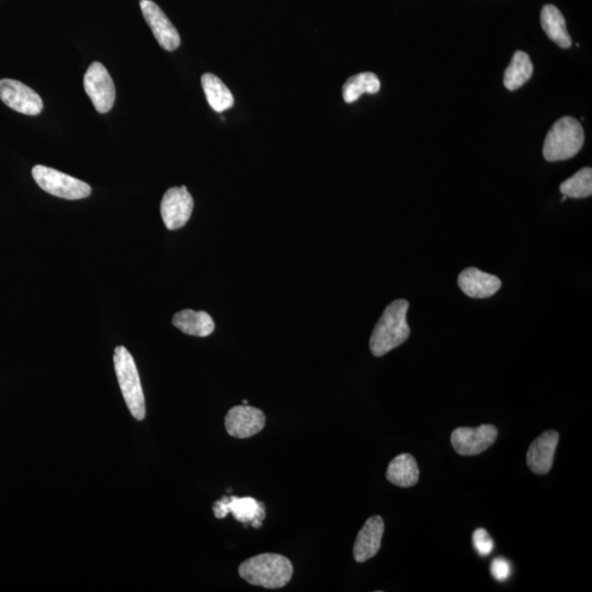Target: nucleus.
<instances>
[{"mask_svg":"<svg viewBox=\"0 0 592 592\" xmlns=\"http://www.w3.org/2000/svg\"><path fill=\"white\" fill-rule=\"evenodd\" d=\"M408 309L406 300H397L384 310L382 318L374 327L370 339L373 356H386L409 339L410 329L406 320Z\"/></svg>","mask_w":592,"mask_h":592,"instance_id":"f257e3e1","label":"nucleus"},{"mask_svg":"<svg viewBox=\"0 0 592 592\" xmlns=\"http://www.w3.org/2000/svg\"><path fill=\"white\" fill-rule=\"evenodd\" d=\"M241 578L267 589L283 588L293 576V565L283 555L266 553L246 559L238 568Z\"/></svg>","mask_w":592,"mask_h":592,"instance_id":"f03ea898","label":"nucleus"},{"mask_svg":"<svg viewBox=\"0 0 592 592\" xmlns=\"http://www.w3.org/2000/svg\"><path fill=\"white\" fill-rule=\"evenodd\" d=\"M113 362L124 401L132 416L142 422L147 416V406H145L141 378L133 357L127 348L117 347L114 350Z\"/></svg>","mask_w":592,"mask_h":592,"instance_id":"7ed1b4c3","label":"nucleus"},{"mask_svg":"<svg viewBox=\"0 0 592 592\" xmlns=\"http://www.w3.org/2000/svg\"><path fill=\"white\" fill-rule=\"evenodd\" d=\"M585 142L584 129L575 118L564 117L553 124L543 145L548 162L573 158Z\"/></svg>","mask_w":592,"mask_h":592,"instance_id":"20e7f679","label":"nucleus"},{"mask_svg":"<svg viewBox=\"0 0 592 592\" xmlns=\"http://www.w3.org/2000/svg\"><path fill=\"white\" fill-rule=\"evenodd\" d=\"M33 176L41 189L62 199L81 200L91 194V186L84 181L46 166H34Z\"/></svg>","mask_w":592,"mask_h":592,"instance_id":"39448f33","label":"nucleus"},{"mask_svg":"<svg viewBox=\"0 0 592 592\" xmlns=\"http://www.w3.org/2000/svg\"><path fill=\"white\" fill-rule=\"evenodd\" d=\"M84 88L99 113L111 110L116 101V87L105 66L99 62H93L88 67L84 77Z\"/></svg>","mask_w":592,"mask_h":592,"instance_id":"423d86ee","label":"nucleus"},{"mask_svg":"<svg viewBox=\"0 0 592 592\" xmlns=\"http://www.w3.org/2000/svg\"><path fill=\"white\" fill-rule=\"evenodd\" d=\"M213 512L217 519H224L228 513H232L238 522L252 523L254 529L262 528L266 518L263 503L253 497H223L215 502Z\"/></svg>","mask_w":592,"mask_h":592,"instance_id":"0eeeda50","label":"nucleus"},{"mask_svg":"<svg viewBox=\"0 0 592 592\" xmlns=\"http://www.w3.org/2000/svg\"><path fill=\"white\" fill-rule=\"evenodd\" d=\"M194 205V199L185 186H174L166 191L160 204V215L166 227L169 231L184 227L190 220Z\"/></svg>","mask_w":592,"mask_h":592,"instance_id":"6e6552de","label":"nucleus"},{"mask_svg":"<svg viewBox=\"0 0 592 592\" xmlns=\"http://www.w3.org/2000/svg\"><path fill=\"white\" fill-rule=\"evenodd\" d=\"M0 99L13 110L27 116H38L43 110V99L22 81H0Z\"/></svg>","mask_w":592,"mask_h":592,"instance_id":"1a4fd4ad","label":"nucleus"},{"mask_svg":"<svg viewBox=\"0 0 592 592\" xmlns=\"http://www.w3.org/2000/svg\"><path fill=\"white\" fill-rule=\"evenodd\" d=\"M498 430L492 425H482L479 428L462 427L451 434V443L459 454L477 455L485 452L495 443Z\"/></svg>","mask_w":592,"mask_h":592,"instance_id":"9d476101","label":"nucleus"},{"mask_svg":"<svg viewBox=\"0 0 592 592\" xmlns=\"http://www.w3.org/2000/svg\"><path fill=\"white\" fill-rule=\"evenodd\" d=\"M139 6H141L145 22L152 29L159 45L169 52L178 49L181 43L180 35L163 10L152 0H141Z\"/></svg>","mask_w":592,"mask_h":592,"instance_id":"9b49d317","label":"nucleus"},{"mask_svg":"<svg viewBox=\"0 0 592 592\" xmlns=\"http://www.w3.org/2000/svg\"><path fill=\"white\" fill-rule=\"evenodd\" d=\"M266 425V416L261 409L241 405L228 410L225 417L227 434L234 438L247 439L261 433Z\"/></svg>","mask_w":592,"mask_h":592,"instance_id":"f8f14e48","label":"nucleus"},{"mask_svg":"<svg viewBox=\"0 0 592 592\" xmlns=\"http://www.w3.org/2000/svg\"><path fill=\"white\" fill-rule=\"evenodd\" d=\"M559 441V434L555 430L545 431L534 440L527 454V464L530 470L539 475L548 474L553 466Z\"/></svg>","mask_w":592,"mask_h":592,"instance_id":"ddd939ff","label":"nucleus"},{"mask_svg":"<svg viewBox=\"0 0 592 592\" xmlns=\"http://www.w3.org/2000/svg\"><path fill=\"white\" fill-rule=\"evenodd\" d=\"M384 521L380 516L368 518L365 526L358 533L355 547H353V558L356 562L365 563L367 560L376 557L381 549L384 534Z\"/></svg>","mask_w":592,"mask_h":592,"instance_id":"4468645a","label":"nucleus"},{"mask_svg":"<svg viewBox=\"0 0 592 592\" xmlns=\"http://www.w3.org/2000/svg\"><path fill=\"white\" fill-rule=\"evenodd\" d=\"M459 287L472 299H487L501 288V279L477 268H467L459 275Z\"/></svg>","mask_w":592,"mask_h":592,"instance_id":"2eb2a0df","label":"nucleus"},{"mask_svg":"<svg viewBox=\"0 0 592 592\" xmlns=\"http://www.w3.org/2000/svg\"><path fill=\"white\" fill-rule=\"evenodd\" d=\"M173 324L184 334L207 337L215 331V320L206 311L184 310L174 316Z\"/></svg>","mask_w":592,"mask_h":592,"instance_id":"dca6fc26","label":"nucleus"},{"mask_svg":"<svg viewBox=\"0 0 592 592\" xmlns=\"http://www.w3.org/2000/svg\"><path fill=\"white\" fill-rule=\"evenodd\" d=\"M387 479L399 487H412L419 480V469L416 459L412 454H399L391 461L387 471Z\"/></svg>","mask_w":592,"mask_h":592,"instance_id":"f3484780","label":"nucleus"},{"mask_svg":"<svg viewBox=\"0 0 592 592\" xmlns=\"http://www.w3.org/2000/svg\"><path fill=\"white\" fill-rule=\"evenodd\" d=\"M541 25L549 38L560 48L568 49L571 46V38L566 28L564 15L554 5H545L541 12Z\"/></svg>","mask_w":592,"mask_h":592,"instance_id":"a211bd4d","label":"nucleus"},{"mask_svg":"<svg viewBox=\"0 0 592 592\" xmlns=\"http://www.w3.org/2000/svg\"><path fill=\"white\" fill-rule=\"evenodd\" d=\"M207 102L216 112H223L234 106V97L219 77L206 72L201 78Z\"/></svg>","mask_w":592,"mask_h":592,"instance_id":"6ab92c4d","label":"nucleus"},{"mask_svg":"<svg viewBox=\"0 0 592 592\" xmlns=\"http://www.w3.org/2000/svg\"><path fill=\"white\" fill-rule=\"evenodd\" d=\"M533 74V64L526 52L517 51L513 55L511 63L509 64L503 76V84L508 91H517L531 78Z\"/></svg>","mask_w":592,"mask_h":592,"instance_id":"aec40b11","label":"nucleus"},{"mask_svg":"<svg viewBox=\"0 0 592 592\" xmlns=\"http://www.w3.org/2000/svg\"><path fill=\"white\" fill-rule=\"evenodd\" d=\"M381 82L373 72H360V74L352 76L345 82L342 87V95H344L347 103H352L358 100L363 93L376 95L380 91Z\"/></svg>","mask_w":592,"mask_h":592,"instance_id":"412c9836","label":"nucleus"},{"mask_svg":"<svg viewBox=\"0 0 592 592\" xmlns=\"http://www.w3.org/2000/svg\"><path fill=\"white\" fill-rule=\"evenodd\" d=\"M559 190L564 196L573 197V199L590 196L592 195V169L585 167L578 170L560 185Z\"/></svg>","mask_w":592,"mask_h":592,"instance_id":"4be33fe9","label":"nucleus"},{"mask_svg":"<svg viewBox=\"0 0 592 592\" xmlns=\"http://www.w3.org/2000/svg\"><path fill=\"white\" fill-rule=\"evenodd\" d=\"M473 544H474L476 552L482 557H487L492 552L493 541L485 529H477L473 533Z\"/></svg>","mask_w":592,"mask_h":592,"instance_id":"5701e85b","label":"nucleus"},{"mask_svg":"<svg viewBox=\"0 0 592 592\" xmlns=\"http://www.w3.org/2000/svg\"><path fill=\"white\" fill-rule=\"evenodd\" d=\"M491 574L497 581H505L511 575V566L507 559L497 558L491 564Z\"/></svg>","mask_w":592,"mask_h":592,"instance_id":"b1692460","label":"nucleus"},{"mask_svg":"<svg viewBox=\"0 0 592 592\" xmlns=\"http://www.w3.org/2000/svg\"><path fill=\"white\" fill-rule=\"evenodd\" d=\"M243 405H248V401H247V399H245V401H243Z\"/></svg>","mask_w":592,"mask_h":592,"instance_id":"393cba45","label":"nucleus"}]
</instances>
